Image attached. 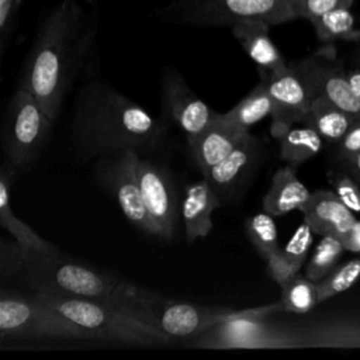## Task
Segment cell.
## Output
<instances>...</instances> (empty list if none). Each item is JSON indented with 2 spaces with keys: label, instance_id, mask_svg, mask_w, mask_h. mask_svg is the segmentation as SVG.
I'll return each mask as SVG.
<instances>
[{
  "label": "cell",
  "instance_id": "obj_1",
  "mask_svg": "<svg viewBox=\"0 0 360 360\" xmlns=\"http://www.w3.org/2000/svg\"><path fill=\"white\" fill-rule=\"evenodd\" d=\"M90 0H60L38 30L18 87L31 93L56 121L93 45L96 17Z\"/></svg>",
  "mask_w": 360,
  "mask_h": 360
},
{
  "label": "cell",
  "instance_id": "obj_2",
  "mask_svg": "<svg viewBox=\"0 0 360 360\" xmlns=\"http://www.w3.org/2000/svg\"><path fill=\"white\" fill-rule=\"evenodd\" d=\"M167 122L101 80L76 96L72 142L79 158H105L124 150L148 153L163 142Z\"/></svg>",
  "mask_w": 360,
  "mask_h": 360
},
{
  "label": "cell",
  "instance_id": "obj_3",
  "mask_svg": "<svg viewBox=\"0 0 360 360\" xmlns=\"http://www.w3.org/2000/svg\"><path fill=\"white\" fill-rule=\"evenodd\" d=\"M1 280L17 278L34 292L122 302L129 284L115 276L69 259L58 250H42L18 240H3Z\"/></svg>",
  "mask_w": 360,
  "mask_h": 360
},
{
  "label": "cell",
  "instance_id": "obj_4",
  "mask_svg": "<svg viewBox=\"0 0 360 360\" xmlns=\"http://www.w3.org/2000/svg\"><path fill=\"white\" fill-rule=\"evenodd\" d=\"M34 295L77 325L87 339L136 346H159L174 342L153 325L128 312L118 302L44 292H34Z\"/></svg>",
  "mask_w": 360,
  "mask_h": 360
},
{
  "label": "cell",
  "instance_id": "obj_5",
  "mask_svg": "<svg viewBox=\"0 0 360 360\" xmlns=\"http://www.w3.org/2000/svg\"><path fill=\"white\" fill-rule=\"evenodd\" d=\"M120 305L173 340L197 338L212 326L248 311L174 301L135 284H129L128 292Z\"/></svg>",
  "mask_w": 360,
  "mask_h": 360
},
{
  "label": "cell",
  "instance_id": "obj_6",
  "mask_svg": "<svg viewBox=\"0 0 360 360\" xmlns=\"http://www.w3.org/2000/svg\"><path fill=\"white\" fill-rule=\"evenodd\" d=\"M283 311L281 302L248 308L243 315L224 321L197 336L194 346L204 349H292L304 347L302 333L269 322Z\"/></svg>",
  "mask_w": 360,
  "mask_h": 360
},
{
  "label": "cell",
  "instance_id": "obj_7",
  "mask_svg": "<svg viewBox=\"0 0 360 360\" xmlns=\"http://www.w3.org/2000/svg\"><path fill=\"white\" fill-rule=\"evenodd\" d=\"M53 122L31 93L21 87L15 90L7 105L1 129L4 165L13 173L28 169L37 160Z\"/></svg>",
  "mask_w": 360,
  "mask_h": 360
},
{
  "label": "cell",
  "instance_id": "obj_8",
  "mask_svg": "<svg viewBox=\"0 0 360 360\" xmlns=\"http://www.w3.org/2000/svg\"><path fill=\"white\" fill-rule=\"evenodd\" d=\"M0 335L22 339H87L86 333L34 294L1 291Z\"/></svg>",
  "mask_w": 360,
  "mask_h": 360
},
{
  "label": "cell",
  "instance_id": "obj_9",
  "mask_svg": "<svg viewBox=\"0 0 360 360\" xmlns=\"http://www.w3.org/2000/svg\"><path fill=\"white\" fill-rule=\"evenodd\" d=\"M170 20L191 25H235L259 20L270 25L295 18L291 0H191L170 8Z\"/></svg>",
  "mask_w": 360,
  "mask_h": 360
},
{
  "label": "cell",
  "instance_id": "obj_10",
  "mask_svg": "<svg viewBox=\"0 0 360 360\" xmlns=\"http://www.w3.org/2000/svg\"><path fill=\"white\" fill-rule=\"evenodd\" d=\"M136 150H124L100 158L96 176L100 184L115 198L125 218L141 231L156 236L155 226L146 211L138 179Z\"/></svg>",
  "mask_w": 360,
  "mask_h": 360
},
{
  "label": "cell",
  "instance_id": "obj_11",
  "mask_svg": "<svg viewBox=\"0 0 360 360\" xmlns=\"http://www.w3.org/2000/svg\"><path fill=\"white\" fill-rule=\"evenodd\" d=\"M295 63L315 97H323L353 118H360V97L349 82L347 70L336 59L333 46H323Z\"/></svg>",
  "mask_w": 360,
  "mask_h": 360
},
{
  "label": "cell",
  "instance_id": "obj_12",
  "mask_svg": "<svg viewBox=\"0 0 360 360\" xmlns=\"http://www.w3.org/2000/svg\"><path fill=\"white\" fill-rule=\"evenodd\" d=\"M260 82L273 100L274 110L270 132L276 138L302 121L315 96L297 63L287 65L267 75H260Z\"/></svg>",
  "mask_w": 360,
  "mask_h": 360
},
{
  "label": "cell",
  "instance_id": "obj_13",
  "mask_svg": "<svg viewBox=\"0 0 360 360\" xmlns=\"http://www.w3.org/2000/svg\"><path fill=\"white\" fill-rule=\"evenodd\" d=\"M136 170L142 198L155 226L156 236L170 239L174 233L179 212L176 188L170 173L142 153L138 155Z\"/></svg>",
  "mask_w": 360,
  "mask_h": 360
},
{
  "label": "cell",
  "instance_id": "obj_14",
  "mask_svg": "<svg viewBox=\"0 0 360 360\" xmlns=\"http://www.w3.org/2000/svg\"><path fill=\"white\" fill-rule=\"evenodd\" d=\"M162 101L165 115L184 134L191 143L212 121L218 112L195 96L176 70H167L162 79Z\"/></svg>",
  "mask_w": 360,
  "mask_h": 360
},
{
  "label": "cell",
  "instance_id": "obj_15",
  "mask_svg": "<svg viewBox=\"0 0 360 360\" xmlns=\"http://www.w3.org/2000/svg\"><path fill=\"white\" fill-rule=\"evenodd\" d=\"M262 156V142L249 132L226 158L202 176L212 184L222 202L231 201L246 188L260 165Z\"/></svg>",
  "mask_w": 360,
  "mask_h": 360
},
{
  "label": "cell",
  "instance_id": "obj_16",
  "mask_svg": "<svg viewBox=\"0 0 360 360\" xmlns=\"http://www.w3.org/2000/svg\"><path fill=\"white\" fill-rule=\"evenodd\" d=\"M222 204L212 184L202 176L200 180L186 186L180 202V215L188 245L204 239L212 229V214Z\"/></svg>",
  "mask_w": 360,
  "mask_h": 360
},
{
  "label": "cell",
  "instance_id": "obj_17",
  "mask_svg": "<svg viewBox=\"0 0 360 360\" xmlns=\"http://www.w3.org/2000/svg\"><path fill=\"white\" fill-rule=\"evenodd\" d=\"M304 219L315 235H335L339 239L349 232L357 218L333 190H316L301 208Z\"/></svg>",
  "mask_w": 360,
  "mask_h": 360
},
{
  "label": "cell",
  "instance_id": "obj_18",
  "mask_svg": "<svg viewBox=\"0 0 360 360\" xmlns=\"http://www.w3.org/2000/svg\"><path fill=\"white\" fill-rule=\"evenodd\" d=\"M249 134L226 120L222 118L221 112L191 143H188L193 153V159L204 174L224 158H226Z\"/></svg>",
  "mask_w": 360,
  "mask_h": 360
},
{
  "label": "cell",
  "instance_id": "obj_19",
  "mask_svg": "<svg viewBox=\"0 0 360 360\" xmlns=\"http://www.w3.org/2000/svg\"><path fill=\"white\" fill-rule=\"evenodd\" d=\"M270 24L259 20H246L232 25V34L248 56L257 65L260 75H267L287 66L283 55L269 34Z\"/></svg>",
  "mask_w": 360,
  "mask_h": 360
},
{
  "label": "cell",
  "instance_id": "obj_20",
  "mask_svg": "<svg viewBox=\"0 0 360 360\" xmlns=\"http://www.w3.org/2000/svg\"><path fill=\"white\" fill-rule=\"evenodd\" d=\"M314 235L315 232L312 231L309 224L305 219H302V222L297 226V229L287 240V243L278 248L266 260L270 277L280 287H283L301 270L311 250Z\"/></svg>",
  "mask_w": 360,
  "mask_h": 360
},
{
  "label": "cell",
  "instance_id": "obj_21",
  "mask_svg": "<svg viewBox=\"0 0 360 360\" xmlns=\"http://www.w3.org/2000/svg\"><path fill=\"white\" fill-rule=\"evenodd\" d=\"M308 187L298 179L294 166L280 167L271 179L270 187L263 197V210L273 217L301 211L311 197Z\"/></svg>",
  "mask_w": 360,
  "mask_h": 360
},
{
  "label": "cell",
  "instance_id": "obj_22",
  "mask_svg": "<svg viewBox=\"0 0 360 360\" xmlns=\"http://www.w3.org/2000/svg\"><path fill=\"white\" fill-rule=\"evenodd\" d=\"M356 121L350 114L323 97H315L301 124L314 128L323 141L339 142Z\"/></svg>",
  "mask_w": 360,
  "mask_h": 360
},
{
  "label": "cell",
  "instance_id": "obj_23",
  "mask_svg": "<svg viewBox=\"0 0 360 360\" xmlns=\"http://www.w3.org/2000/svg\"><path fill=\"white\" fill-rule=\"evenodd\" d=\"M13 172L3 165L0 173V224L18 242L42 250H58L55 245L41 238L24 221L17 218L11 208V179Z\"/></svg>",
  "mask_w": 360,
  "mask_h": 360
},
{
  "label": "cell",
  "instance_id": "obj_24",
  "mask_svg": "<svg viewBox=\"0 0 360 360\" xmlns=\"http://www.w3.org/2000/svg\"><path fill=\"white\" fill-rule=\"evenodd\" d=\"M276 139L278 141L280 158L294 167L312 159L323 148V138L305 124L302 127L292 125Z\"/></svg>",
  "mask_w": 360,
  "mask_h": 360
},
{
  "label": "cell",
  "instance_id": "obj_25",
  "mask_svg": "<svg viewBox=\"0 0 360 360\" xmlns=\"http://www.w3.org/2000/svg\"><path fill=\"white\" fill-rule=\"evenodd\" d=\"M273 110V100L267 93L264 84L260 82L248 96H245L226 112H221V115L232 125L243 131H249L253 125H256L266 117H271Z\"/></svg>",
  "mask_w": 360,
  "mask_h": 360
},
{
  "label": "cell",
  "instance_id": "obj_26",
  "mask_svg": "<svg viewBox=\"0 0 360 360\" xmlns=\"http://www.w3.org/2000/svg\"><path fill=\"white\" fill-rule=\"evenodd\" d=\"M315 34L322 42L360 41V28L350 7H338L311 21Z\"/></svg>",
  "mask_w": 360,
  "mask_h": 360
},
{
  "label": "cell",
  "instance_id": "obj_27",
  "mask_svg": "<svg viewBox=\"0 0 360 360\" xmlns=\"http://www.w3.org/2000/svg\"><path fill=\"white\" fill-rule=\"evenodd\" d=\"M304 347H360V325H318L302 333Z\"/></svg>",
  "mask_w": 360,
  "mask_h": 360
},
{
  "label": "cell",
  "instance_id": "obj_28",
  "mask_svg": "<svg viewBox=\"0 0 360 360\" xmlns=\"http://www.w3.org/2000/svg\"><path fill=\"white\" fill-rule=\"evenodd\" d=\"M283 311L292 314H307L316 304L318 300V283L309 280L307 276H294L281 287Z\"/></svg>",
  "mask_w": 360,
  "mask_h": 360
},
{
  "label": "cell",
  "instance_id": "obj_29",
  "mask_svg": "<svg viewBox=\"0 0 360 360\" xmlns=\"http://www.w3.org/2000/svg\"><path fill=\"white\" fill-rule=\"evenodd\" d=\"M245 231L248 239L264 260H267L280 248L273 215L264 210L253 214L245 221Z\"/></svg>",
  "mask_w": 360,
  "mask_h": 360
},
{
  "label": "cell",
  "instance_id": "obj_30",
  "mask_svg": "<svg viewBox=\"0 0 360 360\" xmlns=\"http://www.w3.org/2000/svg\"><path fill=\"white\" fill-rule=\"evenodd\" d=\"M343 250H346L345 245L338 236L329 233L322 235L307 263L305 276L315 283L321 281L335 269Z\"/></svg>",
  "mask_w": 360,
  "mask_h": 360
},
{
  "label": "cell",
  "instance_id": "obj_31",
  "mask_svg": "<svg viewBox=\"0 0 360 360\" xmlns=\"http://www.w3.org/2000/svg\"><path fill=\"white\" fill-rule=\"evenodd\" d=\"M360 278V257L347 260L339 267H335L321 281H318L319 304L349 290Z\"/></svg>",
  "mask_w": 360,
  "mask_h": 360
},
{
  "label": "cell",
  "instance_id": "obj_32",
  "mask_svg": "<svg viewBox=\"0 0 360 360\" xmlns=\"http://www.w3.org/2000/svg\"><path fill=\"white\" fill-rule=\"evenodd\" d=\"M354 0H291L295 18H305L309 22L338 7H352Z\"/></svg>",
  "mask_w": 360,
  "mask_h": 360
},
{
  "label": "cell",
  "instance_id": "obj_33",
  "mask_svg": "<svg viewBox=\"0 0 360 360\" xmlns=\"http://www.w3.org/2000/svg\"><path fill=\"white\" fill-rule=\"evenodd\" d=\"M333 191L350 211L360 214V183L356 179L349 173H338L333 177Z\"/></svg>",
  "mask_w": 360,
  "mask_h": 360
},
{
  "label": "cell",
  "instance_id": "obj_34",
  "mask_svg": "<svg viewBox=\"0 0 360 360\" xmlns=\"http://www.w3.org/2000/svg\"><path fill=\"white\" fill-rule=\"evenodd\" d=\"M21 0H0V37L1 46H4L8 35L13 31L14 20Z\"/></svg>",
  "mask_w": 360,
  "mask_h": 360
},
{
  "label": "cell",
  "instance_id": "obj_35",
  "mask_svg": "<svg viewBox=\"0 0 360 360\" xmlns=\"http://www.w3.org/2000/svg\"><path fill=\"white\" fill-rule=\"evenodd\" d=\"M357 152H360V118L352 124L345 136L338 142V153L342 160Z\"/></svg>",
  "mask_w": 360,
  "mask_h": 360
},
{
  "label": "cell",
  "instance_id": "obj_36",
  "mask_svg": "<svg viewBox=\"0 0 360 360\" xmlns=\"http://www.w3.org/2000/svg\"><path fill=\"white\" fill-rule=\"evenodd\" d=\"M340 240L343 242L346 250L360 253V221L359 219L349 229V232L340 238Z\"/></svg>",
  "mask_w": 360,
  "mask_h": 360
},
{
  "label": "cell",
  "instance_id": "obj_37",
  "mask_svg": "<svg viewBox=\"0 0 360 360\" xmlns=\"http://www.w3.org/2000/svg\"><path fill=\"white\" fill-rule=\"evenodd\" d=\"M347 173L360 183V152L343 159Z\"/></svg>",
  "mask_w": 360,
  "mask_h": 360
},
{
  "label": "cell",
  "instance_id": "obj_38",
  "mask_svg": "<svg viewBox=\"0 0 360 360\" xmlns=\"http://www.w3.org/2000/svg\"><path fill=\"white\" fill-rule=\"evenodd\" d=\"M347 76H349V82H350L353 90L360 97V68H354V69L347 70Z\"/></svg>",
  "mask_w": 360,
  "mask_h": 360
},
{
  "label": "cell",
  "instance_id": "obj_39",
  "mask_svg": "<svg viewBox=\"0 0 360 360\" xmlns=\"http://www.w3.org/2000/svg\"><path fill=\"white\" fill-rule=\"evenodd\" d=\"M357 62L360 63V48H359V51H357Z\"/></svg>",
  "mask_w": 360,
  "mask_h": 360
}]
</instances>
